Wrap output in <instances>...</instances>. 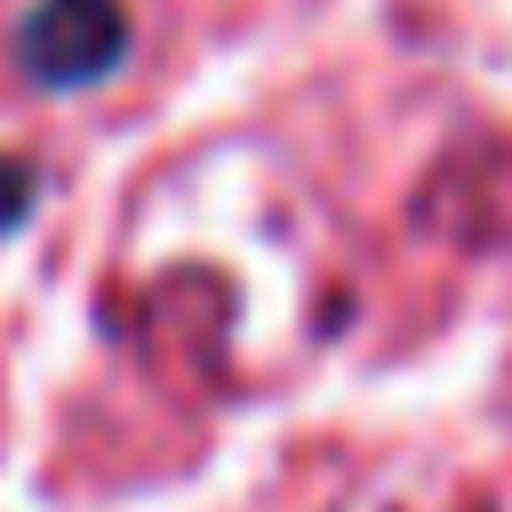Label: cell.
Returning a JSON list of instances; mask_svg holds the SVG:
<instances>
[{
    "label": "cell",
    "mask_w": 512,
    "mask_h": 512,
    "mask_svg": "<svg viewBox=\"0 0 512 512\" xmlns=\"http://www.w3.org/2000/svg\"><path fill=\"white\" fill-rule=\"evenodd\" d=\"M120 40H128V24L112 0H48L24 16V72L48 88H80L120 64Z\"/></svg>",
    "instance_id": "cell-1"
}]
</instances>
